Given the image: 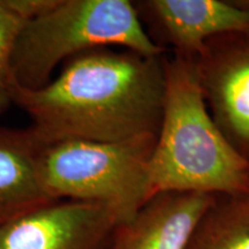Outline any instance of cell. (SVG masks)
Wrapping results in <instances>:
<instances>
[{
  "label": "cell",
  "mask_w": 249,
  "mask_h": 249,
  "mask_svg": "<svg viewBox=\"0 0 249 249\" xmlns=\"http://www.w3.org/2000/svg\"><path fill=\"white\" fill-rule=\"evenodd\" d=\"M9 98L29 117L28 129L42 145L157 136L165 98L164 55L91 50L67 61L38 89L11 79Z\"/></svg>",
  "instance_id": "cell-1"
},
{
  "label": "cell",
  "mask_w": 249,
  "mask_h": 249,
  "mask_svg": "<svg viewBox=\"0 0 249 249\" xmlns=\"http://www.w3.org/2000/svg\"><path fill=\"white\" fill-rule=\"evenodd\" d=\"M163 116L149 163L151 196L163 192L249 194V163L214 124L194 61L164 55Z\"/></svg>",
  "instance_id": "cell-2"
},
{
  "label": "cell",
  "mask_w": 249,
  "mask_h": 249,
  "mask_svg": "<svg viewBox=\"0 0 249 249\" xmlns=\"http://www.w3.org/2000/svg\"><path fill=\"white\" fill-rule=\"evenodd\" d=\"M102 48L163 57L129 0H58L45 13L27 21L15 42L11 79L28 89L52 80L61 62Z\"/></svg>",
  "instance_id": "cell-3"
},
{
  "label": "cell",
  "mask_w": 249,
  "mask_h": 249,
  "mask_svg": "<svg viewBox=\"0 0 249 249\" xmlns=\"http://www.w3.org/2000/svg\"><path fill=\"white\" fill-rule=\"evenodd\" d=\"M156 139L71 140L43 145L40 179L54 200L102 204L113 213L119 224L126 223L151 197L149 163Z\"/></svg>",
  "instance_id": "cell-4"
},
{
  "label": "cell",
  "mask_w": 249,
  "mask_h": 249,
  "mask_svg": "<svg viewBox=\"0 0 249 249\" xmlns=\"http://www.w3.org/2000/svg\"><path fill=\"white\" fill-rule=\"evenodd\" d=\"M193 61L210 116L249 163V33L213 37Z\"/></svg>",
  "instance_id": "cell-5"
},
{
  "label": "cell",
  "mask_w": 249,
  "mask_h": 249,
  "mask_svg": "<svg viewBox=\"0 0 249 249\" xmlns=\"http://www.w3.org/2000/svg\"><path fill=\"white\" fill-rule=\"evenodd\" d=\"M119 225L104 205L57 200L0 227L2 249H110Z\"/></svg>",
  "instance_id": "cell-6"
},
{
  "label": "cell",
  "mask_w": 249,
  "mask_h": 249,
  "mask_svg": "<svg viewBox=\"0 0 249 249\" xmlns=\"http://www.w3.org/2000/svg\"><path fill=\"white\" fill-rule=\"evenodd\" d=\"M134 5L152 35L157 34L156 44L189 60L213 37L249 33V12L233 0H143Z\"/></svg>",
  "instance_id": "cell-7"
},
{
  "label": "cell",
  "mask_w": 249,
  "mask_h": 249,
  "mask_svg": "<svg viewBox=\"0 0 249 249\" xmlns=\"http://www.w3.org/2000/svg\"><path fill=\"white\" fill-rule=\"evenodd\" d=\"M214 196L195 192L152 195L132 219L117 226L110 249H186Z\"/></svg>",
  "instance_id": "cell-8"
},
{
  "label": "cell",
  "mask_w": 249,
  "mask_h": 249,
  "mask_svg": "<svg viewBox=\"0 0 249 249\" xmlns=\"http://www.w3.org/2000/svg\"><path fill=\"white\" fill-rule=\"evenodd\" d=\"M42 148L29 129L0 127V227L57 201L49 194L40 179Z\"/></svg>",
  "instance_id": "cell-9"
},
{
  "label": "cell",
  "mask_w": 249,
  "mask_h": 249,
  "mask_svg": "<svg viewBox=\"0 0 249 249\" xmlns=\"http://www.w3.org/2000/svg\"><path fill=\"white\" fill-rule=\"evenodd\" d=\"M186 249H249V194L214 196Z\"/></svg>",
  "instance_id": "cell-10"
},
{
  "label": "cell",
  "mask_w": 249,
  "mask_h": 249,
  "mask_svg": "<svg viewBox=\"0 0 249 249\" xmlns=\"http://www.w3.org/2000/svg\"><path fill=\"white\" fill-rule=\"evenodd\" d=\"M27 21L12 9L6 0H0V111L11 103L9 82L15 42Z\"/></svg>",
  "instance_id": "cell-11"
},
{
  "label": "cell",
  "mask_w": 249,
  "mask_h": 249,
  "mask_svg": "<svg viewBox=\"0 0 249 249\" xmlns=\"http://www.w3.org/2000/svg\"><path fill=\"white\" fill-rule=\"evenodd\" d=\"M57 1L58 0H6L9 7L26 21L45 13L53 7Z\"/></svg>",
  "instance_id": "cell-12"
},
{
  "label": "cell",
  "mask_w": 249,
  "mask_h": 249,
  "mask_svg": "<svg viewBox=\"0 0 249 249\" xmlns=\"http://www.w3.org/2000/svg\"><path fill=\"white\" fill-rule=\"evenodd\" d=\"M235 5H238L239 7L244 8L245 11L249 12V0H233Z\"/></svg>",
  "instance_id": "cell-13"
},
{
  "label": "cell",
  "mask_w": 249,
  "mask_h": 249,
  "mask_svg": "<svg viewBox=\"0 0 249 249\" xmlns=\"http://www.w3.org/2000/svg\"><path fill=\"white\" fill-rule=\"evenodd\" d=\"M0 249H2V246H1V244H0Z\"/></svg>",
  "instance_id": "cell-14"
}]
</instances>
